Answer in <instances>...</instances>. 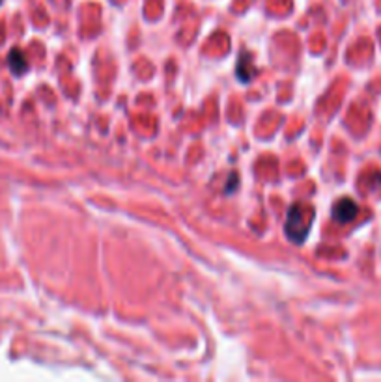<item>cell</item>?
I'll return each mask as SVG.
<instances>
[{
	"instance_id": "obj_1",
	"label": "cell",
	"mask_w": 381,
	"mask_h": 382,
	"mask_svg": "<svg viewBox=\"0 0 381 382\" xmlns=\"http://www.w3.org/2000/svg\"><path fill=\"white\" fill-rule=\"evenodd\" d=\"M312 207L305 204L291 205L286 220V235L291 243H303L307 239V233L312 226Z\"/></svg>"
},
{
	"instance_id": "obj_2",
	"label": "cell",
	"mask_w": 381,
	"mask_h": 382,
	"mask_svg": "<svg viewBox=\"0 0 381 382\" xmlns=\"http://www.w3.org/2000/svg\"><path fill=\"white\" fill-rule=\"evenodd\" d=\"M359 213L357 204L353 201L352 198H342L338 199L333 207V218L336 222H340V224H347V222H352Z\"/></svg>"
},
{
	"instance_id": "obj_3",
	"label": "cell",
	"mask_w": 381,
	"mask_h": 382,
	"mask_svg": "<svg viewBox=\"0 0 381 382\" xmlns=\"http://www.w3.org/2000/svg\"><path fill=\"white\" fill-rule=\"evenodd\" d=\"M8 64H10L11 71L15 73V75H22V73L27 71V60H25V56H22V52L19 49L10 50Z\"/></svg>"
},
{
	"instance_id": "obj_4",
	"label": "cell",
	"mask_w": 381,
	"mask_h": 382,
	"mask_svg": "<svg viewBox=\"0 0 381 382\" xmlns=\"http://www.w3.org/2000/svg\"><path fill=\"white\" fill-rule=\"evenodd\" d=\"M234 181H237V174H232V176H230V181L228 185H226V194H230L234 190Z\"/></svg>"
},
{
	"instance_id": "obj_5",
	"label": "cell",
	"mask_w": 381,
	"mask_h": 382,
	"mask_svg": "<svg viewBox=\"0 0 381 382\" xmlns=\"http://www.w3.org/2000/svg\"><path fill=\"white\" fill-rule=\"evenodd\" d=\"M0 2H2V0H0Z\"/></svg>"
}]
</instances>
